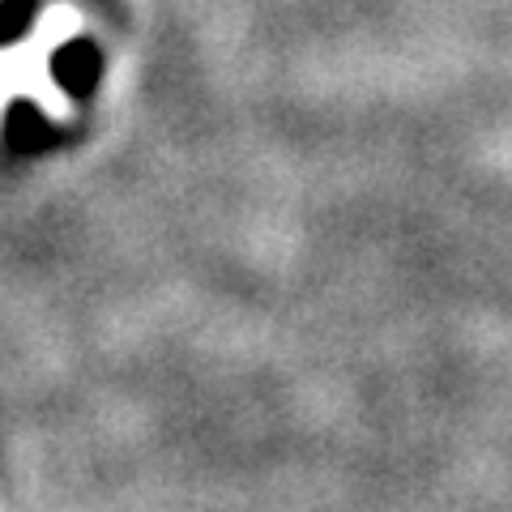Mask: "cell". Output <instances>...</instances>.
Returning <instances> with one entry per match:
<instances>
[{"label": "cell", "instance_id": "obj_1", "mask_svg": "<svg viewBox=\"0 0 512 512\" xmlns=\"http://www.w3.org/2000/svg\"><path fill=\"white\" fill-rule=\"evenodd\" d=\"M82 26H86L82 9L69 5V0H52L35 18V26H30V35L22 43L0 47V120H5L9 99L35 103L43 116L56 124L73 120V99L56 86L52 56L64 43H73L82 35Z\"/></svg>", "mask_w": 512, "mask_h": 512}]
</instances>
